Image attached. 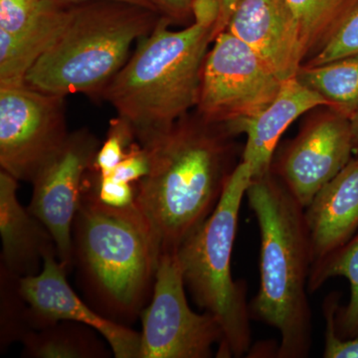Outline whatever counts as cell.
Wrapping results in <instances>:
<instances>
[{"label":"cell","instance_id":"obj_1","mask_svg":"<svg viewBox=\"0 0 358 358\" xmlns=\"http://www.w3.org/2000/svg\"><path fill=\"white\" fill-rule=\"evenodd\" d=\"M220 124L187 115L141 143L150 157L148 176L136 183V205L160 255L178 251L211 215L235 167Z\"/></svg>","mask_w":358,"mask_h":358},{"label":"cell","instance_id":"obj_2","mask_svg":"<svg viewBox=\"0 0 358 358\" xmlns=\"http://www.w3.org/2000/svg\"><path fill=\"white\" fill-rule=\"evenodd\" d=\"M219 11L217 0H193L194 21L178 31L169 30L171 20L160 16L103 91L102 98L131 124L138 143L166 131L199 103L202 69L216 37Z\"/></svg>","mask_w":358,"mask_h":358},{"label":"cell","instance_id":"obj_3","mask_svg":"<svg viewBox=\"0 0 358 358\" xmlns=\"http://www.w3.org/2000/svg\"><path fill=\"white\" fill-rule=\"evenodd\" d=\"M72 255L89 305L117 324H134L152 299L159 247L138 206L103 204L88 173L73 222Z\"/></svg>","mask_w":358,"mask_h":358},{"label":"cell","instance_id":"obj_4","mask_svg":"<svg viewBox=\"0 0 358 358\" xmlns=\"http://www.w3.org/2000/svg\"><path fill=\"white\" fill-rule=\"evenodd\" d=\"M246 197L261 237L260 285L249 303L251 319L279 331L275 357H308L313 341L308 296L312 250L305 208L271 171L252 178Z\"/></svg>","mask_w":358,"mask_h":358},{"label":"cell","instance_id":"obj_5","mask_svg":"<svg viewBox=\"0 0 358 358\" xmlns=\"http://www.w3.org/2000/svg\"><path fill=\"white\" fill-rule=\"evenodd\" d=\"M159 18L155 9L127 2H73L64 29L28 71L25 84L64 98H102L128 62L131 45L152 32Z\"/></svg>","mask_w":358,"mask_h":358},{"label":"cell","instance_id":"obj_6","mask_svg":"<svg viewBox=\"0 0 358 358\" xmlns=\"http://www.w3.org/2000/svg\"><path fill=\"white\" fill-rule=\"evenodd\" d=\"M252 178L251 166L241 160L211 215L176 251L185 288L199 308L218 320L222 329L216 353L221 358L242 357L251 348L246 282L233 279L231 257L240 209Z\"/></svg>","mask_w":358,"mask_h":358},{"label":"cell","instance_id":"obj_7","mask_svg":"<svg viewBox=\"0 0 358 358\" xmlns=\"http://www.w3.org/2000/svg\"><path fill=\"white\" fill-rule=\"evenodd\" d=\"M282 83L253 48L224 30L205 58L196 107L207 122L232 124L265 109Z\"/></svg>","mask_w":358,"mask_h":358},{"label":"cell","instance_id":"obj_8","mask_svg":"<svg viewBox=\"0 0 358 358\" xmlns=\"http://www.w3.org/2000/svg\"><path fill=\"white\" fill-rule=\"evenodd\" d=\"M141 319L140 358H208L223 338L213 315L188 306L176 251L159 256L154 292Z\"/></svg>","mask_w":358,"mask_h":358},{"label":"cell","instance_id":"obj_9","mask_svg":"<svg viewBox=\"0 0 358 358\" xmlns=\"http://www.w3.org/2000/svg\"><path fill=\"white\" fill-rule=\"evenodd\" d=\"M64 96L26 84L0 87V166L31 182L69 136Z\"/></svg>","mask_w":358,"mask_h":358},{"label":"cell","instance_id":"obj_10","mask_svg":"<svg viewBox=\"0 0 358 358\" xmlns=\"http://www.w3.org/2000/svg\"><path fill=\"white\" fill-rule=\"evenodd\" d=\"M100 147V141L88 129L70 133L57 154L32 181V199L28 210L50 231L57 246L58 260L68 271L73 267V222L85 179Z\"/></svg>","mask_w":358,"mask_h":358},{"label":"cell","instance_id":"obj_11","mask_svg":"<svg viewBox=\"0 0 358 358\" xmlns=\"http://www.w3.org/2000/svg\"><path fill=\"white\" fill-rule=\"evenodd\" d=\"M350 117L329 109L315 115L273 164L271 173L303 207L352 159Z\"/></svg>","mask_w":358,"mask_h":358},{"label":"cell","instance_id":"obj_12","mask_svg":"<svg viewBox=\"0 0 358 358\" xmlns=\"http://www.w3.org/2000/svg\"><path fill=\"white\" fill-rule=\"evenodd\" d=\"M68 272L57 254H49L44 258L41 272L20 278L21 293L29 306L33 331L61 320L80 322L98 331L115 357L140 358L141 334L103 317L85 303L71 288Z\"/></svg>","mask_w":358,"mask_h":358},{"label":"cell","instance_id":"obj_13","mask_svg":"<svg viewBox=\"0 0 358 358\" xmlns=\"http://www.w3.org/2000/svg\"><path fill=\"white\" fill-rule=\"evenodd\" d=\"M226 30L253 48L281 81L296 77L306 58L287 0H240Z\"/></svg>","mask_w":358,"mask_h":358},{"label":"cell","instance_id":"obj_14","mask_svg":"<svg viewBox=\"0 0 358 358\" xmlns=\"http://www.w3.org/2000/svg\"><path fill=\"white\" fill-rule=\"evenodd\" d=\"M320 106L327 107V101L294 77L282 81L274 100L259 114L223 126L231 134H246L242 160L257 178L270 173L275 148L289 124Z\"/></svg>","mask_w":358,"mask_h":358},{"label":"cell","instance_id":"obj_15","mask_svg":"<svg viewBox=\"0 0 358 358\" xmlns=\"http://www.w3.org/2000/svg\"><path fill=\"white\" fill-rule=\"evenodd\" d=\"M312 266L341 248L358 232V155L305 208ZM312 268V267H310Z\"/></svg>","mask_w":358,"mask_h":358},{"label":"cell","instance_id":"obj_16","mask_svg":"<svg viewBox=\"0 0 358 358\" xmlns=\"http://www.w3.org/2000/svg\"><path fill=\"white\" fill-rule=\"evenodd\" d=\"M17 188V179L1 169L0 262L9 272L23 278L38 274L40 264L49 254H57V246L48 228L18 201Z\"/></svg>","mask_w":358,"mask_h":358},{"label":"cell","instance_id":"obj_17","mask_svg":"<svg viewBox=\"0 0 358 358\" xmlns=\"http://www.w3.org/2000/svg\"><path fill=\"white\" fill-rule=\"evenodd\" d=\"M72 3L56 0L48 15L30 31L11 35L0 30V87L25 84L28 71L64 29Z\"/></svg>","mask_w":358,"mask_h":358},{"label":"cell","instance_id":"obj_18","mask_svg":"<svg viewBox=\"0 0 358 358\" xmlns=\"http://www.w3.org/2000/svg\"><path fill=\"white\" fill-rule=\"evenodd\" d=\"M95 329L80 322L61 320L30 331L21 341L24 357L107 358L113 353Z\"/></svg>","mask_w":358,"mask_h":358},{"label":"cell","instance_id":"obj_19","mask_svg":"<svg viewBox=\"0 0 358 358\" xmlns=\"http://www.w3.org/2000/svg\"><path fill=\"white\" fill-rule=\"evenodd\" d=\"M296 77L322 96L329 109L350 119L358 112V55L322 65H301Z\"/></svg>","mask_w":358,"mask_h":358},{"label":"cell","instance_id":"obj_20","mask_svg":"<svg viewBox=\"0 0 358 358\" xmlns=\"http://www.w3.org/2000/svg\"><path fill=\"white\" fill-rule=\"evenodd\" d=\"M336 277L345 278L350 286V301L336 312V333L343 338H358V232L341 248L313 264L308 292L315 293Z\"/></svg>","mask_w":358,"mask_h":358},{"label":"cell","instance_id":"obj_21","mask_svg":"<svg viewBox=\"0 0 358 358\" xmlns=\"http://www.w3.org/2000/svg\"><path fill=\"white\" fill-rule=\"evenodd\" d=\"M357 0H287L300 31L303 54L319 50Z\"/></svg>","mask_w":358,"mask_h":358},{"label":"cell","instance_id":"obj_22","mask_svg":"<svg viewBox=\"0 0 358 358\" xmlns=\"http://www.w3.org/2000/svg\"><path fill=\"white\" fill-rule=\"evenodd\" d=\"M29 306L21 293L20 277L0 266V345L22 341L32 331Z\"/></svg>","mask_w":358,"mask_h":358},{"label":"cell","instance_id":"obj_23","mask_svg":"<svg viewBox=\"0 0 358 358\" xmlns=\"http://www.w3.org/2000/svg\"><path fill=\"white\" fill-rule=\"evenodd\" d=\"M56 0H0V30L11 35L30 31L45 20Z\"/></svg>","mask_w":358,"mask_h":358},{"label":"cell","instance_id":"obj_24","mask_svg":"<svg viewBox=\"0 0 358 358\" xmlns=\"http://www.w3.org/2000/svg\"><path fill=\"white\" fill-rule=\"evenodd\" d=\"M353 55H358V0L353 3L326 43L305 65L326 64Z\"/></svg>","mask_w":358,"mask_h":358},{"label":"cell","instance_id":"obj_25","mask_svg":"<svg viewBox=\"0 0 358 358\" xmlns=\"http://www.w3.org/2000/svg\"><path fill=\"white\" fill-rule=\"evenodd\" d=\"M136 140V134L128 122L120 117L113 120L107 140L99 148L92 169L99 176H108L127 157Z\"/></svg>","mask_w":358,"mask_h":358},{"label":"cell","instance_id":"obj_26","mask_svg":"<svg viewBox=\"0 0 358 358\" xmlns=\"http://www.w3.org/2000/svg\"><path fill=\"white\" fill-rule=\"evenodd\" d=\"M341 294L334 292L327 296L324 310V345L322 357L324 358H358V338H343L336 333V315L339 308Z\"/></svg>","mask_w":358,"mask_h":358},{"label":"cell","instance_id":"obj_27","mask_svg":"<svg viewBox=\"0 0 358 358\" xmlns=\"http://www.w3.org/2000/svg\"><path fill=\"white\" fill-rule=\"evenodd\" d=\"M88 178L99 200L103 204L115 208H126L136 204V186L134 183L115 180L110 176H100L93 169H90Z\"/></svg>","mask_w":358,"mask_h":358},{"label":"cell","instance_id":"obj_28","mask_svg":"<svg viewBox=\"0 0 358 358\" xmlns=\"http://www.w3.org/2000/svg\"><path fill=\"white\" fill-rule=\"evenodd\" d=\"M150 171V157L140 143H134L128 155L108 176L122 182L138 183Z\"/></svg>","mask_w":358,"mask_h":358},{"label":"cell","instance_id":"obj_29","mask_svg":"<svg viewBox=\"0 0 358 358\" xmlns=\"http://www.w3.org/2000/svg\"><path fill=\"white\" fill-rule=\"evenodd\" d=\"M169 20H185L192 13L193 0H150Z\"/></svg>","mask_w":358,"mask_h":358},{"label":"cell","instance_id":"obj_30","mask_svg":"<svg viewBox=\"0 0 358 358\" xmlns=\"http://www.w3.org/2000/svg\"><path fill=\"white\" fill-rule=\"evenodd\" d=\"M217 1L220 11H219L217 25H216V36L219 33L226 30L231 15L240 0H217Z\"/></svg>","mask_w":358,"mask_h":358},{"label":"cell","instance_id":"obj_31","mask_svg":"<svg viewBox=\"0 0 358 358\" xmlns=\"http://www.w3.org/2000/svg\"><path fill=\"white\" fill-rule=\"evenodd\" d=\"M61 1L66 2H83V1H91V0H61ZM113 1H121V2H127V3L136 4V6H141L148 7V8L155 9L157 10V7H155V4L152 3L150 0H113ZM159 11V10H157Z\"/></svg>","mask_w":358,"mask_h":358},{"label":"cell","instance_id":"obj_32","mask_svg":"<svg viewBox=\"0 0 358 358\" xmlns=\"http://www.w3.org/2000/svg\"><path fill=\"white\" fill-rule=\"evenodd\" d=\"M352 122L353 143H355V155H358V112L350 117Z\"/></svg>","mask_w":358,"mask_h":358}]
</instances>
